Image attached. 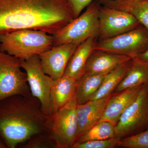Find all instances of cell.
I'll return each instance as SVG.
<instances>
[{
	"mask_svg": "<svg viewBox=\"0 0 148 148\" xmlns=\"http://www.w3.org/2000/svg\"><path fill=\"white\" fill-rule=\"evenodd\" d=\"M121 139L115 138L75 143L72 148H114L119 147Z\"/></svg>",
	"mask_w": 148,
	"mask_h": 148,
	"instance_id": "cb8c5ba5",
	"label": "cell"
},
{
	"mask_svg": "<svg viewBox=\"0 0 148 148\" xmlns=\"http://www.w3.org/2000/svg\"><path fill=\"white\" fill-rule=\"evenodd\" d=\"M21 67L27 73L32 95L40 101L44 113L47 116H51L53 112L51 90L53 80L44 72L39 56L21 61Z\"/></svg>",
	"mask_w": 148,
	"mask_h": 148,
	"instance_id": "9c48e42d",
	"label": "cell"
},
{
	"mask_svg": "<svg viewBox=\"0 0 148 148\" xmlns=\"http://www.w3.org/2000/svg\"><path fill=\"white\" fill-rule=\"evenodd\" d=\"M136 61L142 63H148V49L144 53L133 58Z\"/></svg>",
	"mask_w": 148,
	"mask_h": 148,
	"instance_id": "484cf974",
	"label": "cell"
},
{
	"mask_svg": "<svg viewBox=\"0 0 148 148\" xmlns=\"http://www.w3.org/2000/svg\"><path fill=\"white\" fill-rule=\"evenodd\" d=\"M112 94L101 99L77 105L76 142L85 132L100 121Z\"/></svg>",
	"mask_w": 148,
	"mask_h": 148,
	"instance_id": "4fadbf2b",
	"label": "cell"
},
{
	"mask_svg": "<svg viewBox=\"0 0 148 148\" xmlns=\"http://www.w3.org/2000/svg\"><path fill=\"white\" fill-rule=\"evenodd\" d=\"M0 148H8L4 143L0 139Z\"/></svg>",
	"mask_w": 148,
	"mask_h": 148,
	"instance_id": "4316f807",
	"label": "cell"
},
{
	"mask_svg": "<svg viewBox=\"0 0 148 148\" xmlns=\"http://www.w3.org/2000/svg\"><path fill=\"white\" fill-rule=\"evenodd\" d=\"M98 36H92L80 44L70 58L64 75L77 80L84 73L86 64L94 50Z\"/></svg>",
	"mask_w": 148,
	"mask_h": 148,
	"instance_id": "9a60e30c",
	"label": "cell"
},
{
	"mask_svg": "<svg viewBox=\"0 0 148 148\" xmlns=\"http://www.w3.org/2000/svg\"><path fill=\"white\" fill-rule=\"evenodd\" d=\"M148 84V63H142L132 59L124 76L113 93L121 92L130 88Z\"/></svg>",
	"mask_w": 148,
	"mask_h": 148,
	"instance_id": "ac0fdd59",
	"label": "cell"
},
{
	"mask_svg": "<svg viewBox=\"0 0 148 148\" xmlns=\"http://www.w3.org/2000/svg\"><path fill=\"white\" fill-rule=\"evenodd\" d=\"M148 49V30L140 24L116 36L98 41L94 50L136 58Z\"/></svg>",
	"mask_w": 148,
	"mask_h": 148,
	"instance_id": "52a82bcc",
	"label": "cell"
},
{
	"mask_svg": "<svg viewBox=\"0 0 148 148\" xmlns=\"http://www.w3.org/2000/svg\"><path fill=\"white\" fill-rule=\"evenodd\" d=\"M21 60L0 50V101L14 95L32 94Z\"/></svg>",
	"mask_w": 148,
	"mask_h": 148,
	"instance_id": "8992f818",
	"label": "cell"
},
{
	"mask_svg": "<svg viewBox=\"0 0 148 148\" xmlns=\"http://www.w3.org/2000/svg\"><path fill=\"white\" fill-rule=\"evenodd\" d=\"M116 138L121 139L139 134L148 128V84L122 114L115 126Z\"/></svg>",
	"mask_w": 148,
	"mask_h": 148,
	"instance_id": "ba28073f",
	"label": "cell"
},
{
	"mask_svg": "<svg viewBox=\"0 0 148 148\" xmlns=\"http://www.w3.org/2000/svg\"><path fill=\"white\" fill-rule=\"evenodd\" d=\"M21 147L22 148H57L47 132L34 135Z\"/></svg>",
	"mask_w": 148,
	"mask_h": 148,
	"instance_id": "7402d4cb",
	"label": "cell"
},
{
	"mask_svg": "<svg viewBox=\"0 0 148 148\" xmlns=\"http://www.w3.org/2000/svg\"><path fill=\"white\" fill-rule=\"evenodd\" d=\"M131 60L121 64L107 74L99 89L90 101L101 99L112 93L129 68Z\"/></svg>",
	"mask_w": 148,
	"mask_h": 148,
	"instance_id": "ffe728a7",
	"label": "cell"
},
{
	"mask_svg": "<svg viewBox=\"0 0 148 148\" xmlns=\"http://www.w3.org/2000/svg\"><path fill=\"white\" fill-rule=\"evenodd\" d=\"M101 5L128 12L148 30V0H97Z\"/></svg>",
	"mask_w": 148,
	"mask_h": 148,
	"instance_id": "e0dca14e",
	"label": "cell"
},
{
	"mask_svg": "<svg viewBox=\"0 0 148 148\" xmlns=\"http://www.w3.org/2000/svg\"><path fill=\"white\" fill-rule=\"evenodd\" d=\"M53 35L44 31L25 29L0 34V50L26 60L53 47Z\"/></svg>",
	"mask_w": 148,
	"mask_h": 148,
	"instance_id": "3957f363",
	"label": "cell"
},
{
	"mask_svg": "<svg viewBox=\"0 0 148 148\" xmlns=\"http://www.w3.org/2000/svg\"><path fill=\"white\" fill-rule=\"evenodd\" d=\"M131 59L127 56L94 50L88 59L84 74L107 75L119 66Z\"/></svg>",
	"mask_w": 148,
	"mask_h": 148,
	"instance_id": "5bb4252c",
	"label": "cell"
},
{
	"mask_svg": "<svg viewBox=\"0 0 148 148\" xmlns=\"http://www.w3.org/2000/svg\"><path fill=\"white\" fill-rule=\"evenodd\" d=\"M145 85L112 93L99 121H109L116 126L122 114L137 98Z\"/></svg>",
	"mask_w": 148,
	"mask_h": 148,
	"instance_id": "7c38bea8",
	"label": "cell"
},
{
	"mask_svg": "<svg viewBox=\"0 0 148 148\" xmlns=\"http://www.w3.org/2000/svg\"><path fill=\"white\" fill-rule=\"evenodd\" d=\"M71 5L74 18L79 16L82 12L94 0H68Z\"/></svg>",
	"mask_w": 148,
	"mask_h": 148,
	"instance_id": "d4e9b609",
	"label": "cell"
},
{
	"mask_svg": "<svg viewBox=\"0 0 148 148\" xmlns=\"http://www.w3.org/2000/svg\"><path fill=\"white\" fill-rule=\"evenodd\" d=\"M74 18L68 0H0V34L30 29L53 35Z\"/></svg>",
	"mask_w": 148,
	"mask_h": 148,
	"instance_id": "6da1fadb",
	"label": "cell"
},
{
	"mask_svg": "<svg viewBox=\"0 0 148 148\" xmlns=\"http://www.w3.org/2000/svg\"><path fill=\"white\" fill-rule=\"evenodd\" d=\"M79 44L71 43L56 46L38 55L44 72L53 80L61 77L70 58Z\"/></svg>",
	"mask_w": 148,
	"mask_h": 148,
	"instance_id": "8fae6325",
	"label": "cell"
},
{
	"mask_svg": "<svg viewBox=\"0 0 148 148\" xmlns=\"http://www.w3.org/2000/svg\"><path fill=\"white\" fill-rule=\"evenodd\" d=\"M50 116L32 94L14 95L0 101V139L15 148L34 135L47 132Z\"/></svg>",
	"mask_w": 148,
	"mask_h": 148,
	"instance_id": "7a4b0ae2",
	"label": "cell"
},
{
	"mask_svg": "<svg viewBox=\"0 0 148 148\" xmlns=\"http://www.w3.org/2000/svg\"><path fill=\"white\" fill-rule=\"evenodd\" d=\"M76 86V80L65 75L59 79L53 80L51 90L53 113L74 98Z\"/></svg>",
	"mask_w": 148,
	"mask_h": 148,
	"instance_id": "2e32d148",
	"label": "cell"
},
{
	"mask_svg": "<svg viewBox=\"0 0 148 148\" xmlns=\"http://www.w3.org/2000/svg\"></svg>",
	"mask_w": 148,
	"mask_h": 148,
	"instance_id": "83f0119b",
	"label": "cell"
},
{
	"mask_svg": "<svg viewBox=\"0 0 148 148\" xmlns=\"http://www.w3.org/2000/svg\"><path fill=\"white\" fill-rule=\"evenodd\" d=\"M101 5L94 0L82 14L53 35V47L65 44H80L92 36H99V9Z\"/></svg>",
	"mask_w": 148,
	"mask_h": 148,
	"instance_id": "277c9868",
	"label": "cell"
},
{
	"mask_svg": "<svg viewBox=\"0 0 148 148\" xmlns=\"http://www.w3.org/2000/svg\"><path fill=\"white\" fill-rule=\"evenodd\" d=\"M116 136L115 125L108 121H99L85 132L76 143L106 140Z\"/></svg>",
	"mask_w": 148,
	"mask_h": 148,
	"instance_id": "44dd1931",
	"label": "cell"
},
{
	"mask_svg": "<svg viewBox=\"0 0 148 148\" xmlns=\"http://www.w3.org/2000/svg\"><path fill=\"white\" fill-rule=\"evenodd\" d=\"M107 75L84 74L77 80L76 97L77 104H83L90 101L99 89Z\"/></svg>",
	"mask_w": 148,
	"mask_h": 148,
	"instance_id": "d6986e66",
	"label": "cell"
},
{
	"mask_svg": "<svg viewBox=\"0 0 148 148\" xmlns=\"http://www.w3.org/2000/svg\"><path fill=\"white\" fill-rule=\"evenodd\" d=\"M76 97L49 117L47 132L57 148H72L76 142L77 118Z\"/></svg>",
	"mask_w": 148,
	"mask_h": 148,
	"instance_id": "5b68a950",
	"label": "cell"
},
{
	"mask_svg": "<svg viewBox=\"0 0 148 148\" xmlns=\"http://www.w3.org/2000/svg\"><path fill=\"white\" fill-rule=\"evenodd\" d=\"M98 18L99 37L101 40L116 36L140 25L138 19L131 14L101 5Z\"/></svg>",
	"mask_w": 148,
	"mask_h": 148,
	"instance_id": "30bf717a",
	"label": "cell"
},
{
	"mask_svg": "<svg viewBox=\"0 0 148 148\" xmlns=\"http://www.w3.org/2000/svg\"><path fill=\"white\" fill-rule=\"evenodd\" d=\"M119 147L148 148V128L137 135L121 139Z\"/></svg>",
	"mask_w": 148,
	"mask_h": 148,
	"instance_id": "603a6c76",
	"label": "cell"
}]
</instances>
